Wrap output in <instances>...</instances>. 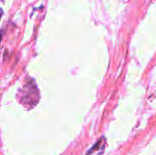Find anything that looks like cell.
<instances>
[{"mask_svg":"<svg viewBox=\"0 0 156 155\" xmlns=\"http://www.w3.org/2000/svg\"><path fill=\"white\" fill-rule=\"evenodd\" d=\"M1 39H2V34H1V32H0V41H1Z\"/></svg>","mask_w":156,"mask_h":155,"instance_id":"1","label":"cell"}]
</instances>
